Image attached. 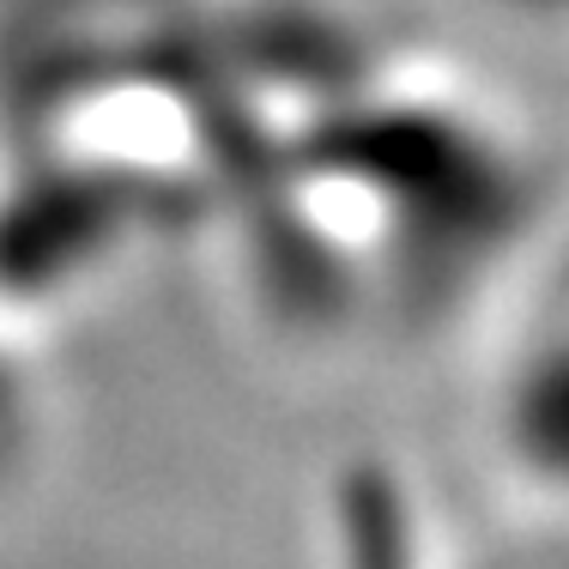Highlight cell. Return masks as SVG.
<instances>
[{
  "label": "cell",
  "mask_w": 569,
  "mask_h": 569,
  "mask_svg": "<svg viewBox=\"0 0 569 569\" xmlns=\"http://www.w3.org/2000/svg\"><path fill=\"white\" fill-rule=\"evenodd\" d=\"M43 170L86 182L140 212L200 207L224 182L237 128L194 79L152 67H91L43 98L37 116Z\"/></svg>",
  "instance_id": "1"
}]
</instances>
